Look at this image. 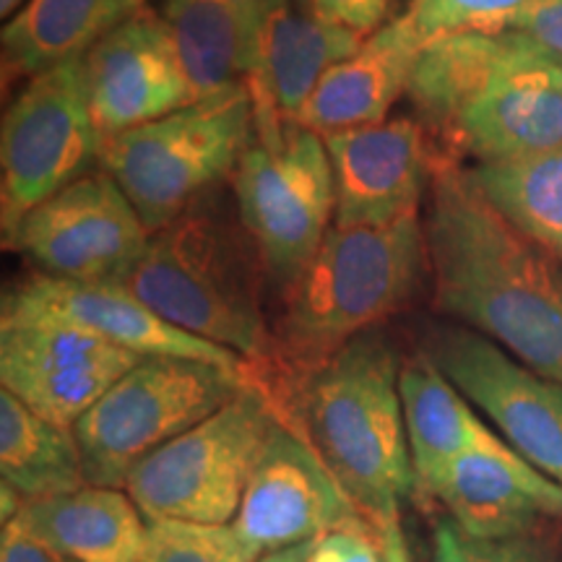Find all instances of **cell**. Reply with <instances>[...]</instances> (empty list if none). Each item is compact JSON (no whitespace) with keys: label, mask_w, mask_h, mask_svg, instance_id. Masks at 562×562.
I'll list each match as a JSON object with an SVG mask.
<instances>
[{"label":"cell","mask_w":562,"mask_h":562,"mask_svg":"<svg viewBox=\"0 0 562 562\" xmlns=\"http://www.w3.org/2000/svg\"><path fill=\"white\" fill-rule=\"evenodd\" d=\"M16 518L74 562H144L149 547V518L117 487L26 501Z\"/></svg>","instance_id":"44dd1931"},{"label":"cell","mask_w":562,"mask_h":562,"mask_svg":"<svg viewBox=\"0 0 562 562\" xmlns=\"http://www.w3.org/2000/svg\"><path fill=\"white\" fill-rule=\"evenodd\" d=\"M240 224L281 292L305 271L336 220L326 140L290 123L273 140L252 138L232 175Z\"/></svg>","instance_id":"ba28073f"},{"label":"cell","mask_w":562,"mask_h":562,"mask_svg":"<svg viewBox=\"0 0 562 562\" xmlns=\"http://www.w3.org/2000/svg\"><path fill=\"white\" fill-rule=\"evenodd\" d=\"M144 562H258L232 524L149 521Z\"/></svg>","instance_id":"4316f807"},{"label":"cell","mask_w":562,"mask_h":562,"mask_svg":"<svg viewBox=\"0 0 562 562\" xmlns=\"http://www.w3.org/2000/svg\"><path fill=\"white\" fill-rule=\"evenodd\" d=\"M252 131L250 91L237 83L108 138L100 165L154 235L193 209L222 178L235 175Z\"/></svg>","instance_id":"5b68a950"},{"label":"cell","mask_w":562,"mask_h":562,"mask_svg":"<svg viewBox=\"0 0 562 562\" xmlns=\"http://www.w3.org/2000/svg\"><path fill=\"white\" fill-rule=\"evenodd\" d=\"M419 495L438 501L459 529L482 539L542 533L562 524V484L510 446L448 461Z\"/></svg>","instance_id":"ac0fdd59"},{"label":"cell","mask_w":562,"mask_h":562,"mask_svg":"<svg viewBox=\"0 0 562 562\" xmlns=\"http://www.w3.org/2000/svg\"><path fill=\"white\" fill-rule=\"evenodd\" d=\"M427 273L422 216L378 227L328 229L326 240L281 292L273 323L277 357L258 370L294 372L326 360L344 344L402 313Z\"/></svg>","instance_id":"3957f363"},{"label":"cell","mask_w":562,"mask_h":562,"mask_svg":"<svg viewBox=\"0 0 562 562\" xmlns=\"http://www.w3.org/2000/svg\"><path fill=\"white\" fill-rule=\"evenodd\" d=\"M104 138L91 115L83 58L34 76L0 128V227L13 235L30 211L89 175Z\"/></svg>","instance_id":"9c48e42d"},{"label":"cell","mask_w":562,"mask_h":562,"mask_svg":"<svg viewBox=\"0 0 562 562\" xmlns=\"http://www.w3.org/2000/svg\"><path fill=\"white\" fill-rule=\"evenodd\" d=\"M432 305L562 383V263L513 227L456 161L435 165L425 220Z\"/></svg>","instance_id":"6da1fadb"},{"label":"cell","mask_w":562,"mask_h":562,"mask_svg":"<svg viewBox=\"0 0 562 562\" xmlns=\"http://www.w3.org/2000/svg\"><path fill=\"white\" fill-rule=\"evenodd\" d=\"M393 341L378 328L294 372H252L277 419L300 435L355 508L381 529L417 495Z\"/></svg>","instance_id":"7a4b0ae2"},{"label":"cell","mask_w":562,"mask_h":562,"mask_svg":"<svg viewBox=\"0 0 562 562\" xmlns=\"http://www.w3.org/2000/svg\"><path fill=\"white\" fill-rule=\"evenodd\" d=\"M0 476L24 503L89 484L74 430L34 414L9 391H0Z\"/></svg>","instance_id":"d4e9b609"},{"label":"cell","mask_w":562,"mask_h":562,"mask_svg":"<svg viewBox=\"0 0 562 562\" xmlns=\"http://www.w3.org/2000/svg\"><path fill=\"white\" fill-rule=\"evenodd\" d=\"M307 544H300V547H292V550H281V552H271L261 558L258 562H305V554H307Z\"/></svg>","instance_id":"d590c367"},{"label":"cell","mask_w":562,"mask_h":562,"mask_svg":"<svg viewBox=\"0 0 562 562\" xmlns=\"http://www.w3.org/2000/svg\"><path fill=\"white\" fill-rule=\"evenodd\" d=\"M3 313L58 315L140 357H180L229 370L245 368L240 355L167 323L125 284H83L34 273L5 292Z\"/></svg>","instance_id":"d6986e66"},{"label":"cell","mask_w":562,"mask_h":562,"mask_svg":"<svg viewBox=\"0 0 562 562\" xmlns=\"http://www.w3.org/2000/svg\"><path fill=\"white\" fill-rule=\"evenodd\" d=\"M492 206L562 263V146L508 165L467 167Z\"/></svg>","instance_id":"484cf974"},{"label":"cell","mask_w":562,"mask_h":562,"mask_svg":"<svg viewBox=\"0 0 562 562\" xmlns=\"http://www.w3.org/2000/svg\"><path fill=\"white\" fill-rule=\"evenodd\" d=\"M26 3H30V0H0V13H3L5 19L16 16V13L24 9Z\"/></svg>","instance_id":"74e56055"},{"label":"cell","mask_w":562,"mask_h":562,"mask_svg":"<svg viewBox=\"0 0 562 562\" xmlns=\"http://www.w3.org/2000/svg\"><path fill=\"white\" fill-rule=\"evenodd\" d=\"M531 0H412L406 16L425 45L451 34H503Z\"/></svg>","instance_id":"83f0119b"},{"label":"cell","mask_w":562,"mask_h":562,"mask_svg":"<svg viewBox=\"0 0 562 562\" xmlns=\"http://www.w3.org/2000/svg\"><path fill=\"white\" fill-rule=\"evenodd\" d=\"M422 50L425 40L414 30L412 19L406 13L393 19L364 40L351 58L323 76L294 123L323 138L383 123L409 89Z\"/></svg>","instance_id":"ffe728a7"},{"label":"cell","mask_w":562,"mask_h":562,"mask_svg":"<svg viewBox=\"0 0 562 562\" xmlns=\"http://www.w3.org/2000/svg\"><path fill=\"white\" fill-rule=\"evenodd\" d=\"M146 9V0H30L3 26V74L34 76L87 58L94 45Z\"/></svg>","instance_id":"7402d4cb"},{"label":"cell","mask_w":562,"mask_h":562,"mask_svg":"<svg viewBox=\"0 0 562 562\" xmlns=\"http://www.w3.org/2000/svg\"><path fill=\"white\" fill-rule=\"evenodd\" d=\"M508 32L524 37L547 58L562 60V0H531L513 16Z\"/></svg>","instance_id":"4dcf8cb0"},{"label":"cell","mask_w":562,"mask_h":562,"mask_svg":"<svg viewBox=\"0 0 562 562\" xmlns=\"http://www.w3.org/2000/svg\"><path fill=\"white\" fill-rule=\"evenodd\" d=\"M165 21L195 100L248 79L258 16H245L224 0H167Z\"/></svg>","instance_id":"cb8c5ba5"},{"label":"cell","mask_w":562,"mask_h":562,"mask_svg":"<svg viewBox=\"0 0 562 562\" xmlns=\"http://www.w3.org/2000/svg\"><path fill=\"white\" fill-rule=\"evenodd\" d=\"M315 16L368 40L391 24L393 0H311Z\"/></svg>","instance_id":"1f68e13d"},{"label":"cell","mask_w":562,"mask_h":562,"mask_svg":"<svg viewBox=\"0 0 562 562\" xmlns=\"http://www.w3.org/2000/svg\"><path fill=\"white\" fill-rule=\"evenodd\" d=\"M245 368L146 357L76 422L87 482L125 487L131 469L224 409L245 389Z\"/></svg>","instance_id":"8992f818"},{"label":"cell","mask_w":562,"mask_h":562,"mask_svg":"<svg viewBox=\"0 0 562 562\" xmlns=\"http://www.w3.org/2000/svg\"><path fill=\"white\" fill-rule=\"evenodd\" d=\"M0 562H74L66 554L26 529L19 518L3 524L0 537Z\"/></svg>","instance_id":"d6a6232c"},{"label":"cell","mask_w":562,"mask_h":562,"mask_svg":"<svg viewBox=\"0 0 562 562\" xmlns=\"http://www.w3.org/2000/svg\"><path fill=\"white\" fill-rule=\"evenodd\" d=\"M261 271V256L243 224L235 227L195 203L154 232L123 284L167 323L261 368L277 357Z\"/></svg>","instance_id":"277c9868"},{"label":"cell","mask_w":562,"mask_h":562,"mask_svg":"<svg viewBox=\"0 0 562 562\" xmlns=\"http://www.w3.org/2000/svg\"><path fill=\"white\" fill-rule=\"evenodd\" d=\"M149 237L128 195L102 170L83 175L40 203L3 243L45 277L123 284Z\"/></svg>","instance_id":"30bf717a"},{"label":"cell","mask_w":562,"mask_h":562,"mask_svg":"<svg viewBox=\"0 0 562 562\" xmlns=\"http://www.w3.org/2000/svg\"><path fill=\"white\" fill-rule=\"evenodd\" d=\"M323 140L339 227H378L419 214L440 154L417 117H389Z\"/></svg>","instance_id":"9a60e30c"},{"label":"cell","mask_w":562,"mask_h":562,"mask_svg":"<svg viewBox=\"0 0 562 562\" xmlns=\"http://www.w3.org/2000/svg\"><path fill=\"white\" fill-rule=\"evenodd\" d=\"M398 393H402L406 438L417 474V495L448 461L469 451L508 446L476 417L472 404L425 351L402 360Z\"/></svg>","instance_id":"603a6c76"},{"label":"cell","mask_w":562,"mask_h":562,"mask_svg":"<svg viewBox=\"0 0 562 562\" xmlns=\"http://www.w3.org/2000/svg\"><path fill=\"white\" fill-rule=\"evenodd\" d=\"M513 34V32H510ZM537 47L516 34V53L430 138L440 159L508 165L562 146V94L539 76Z\"/></svg>","instance_id":"5bb4252c"},{"label":"cell","mask_w":562,"mask_h":562,"mask_svg":"<svg viewBox=\"0 0 562 562\" xmlns=\"http://www.w3.org/2000/svg\"><path fill=\"white\" fill-rule=\"evenodd\" d=\"M531 467L562 484V383L526 368L469 326H438L422 347Z\"/></svg>","instance_id":"7c38bea8"},{"label":"cell","mask_w":562,"mask_h":562,"mask_svg":"<svg viewBox=\"0 0 562 562\" xmlns=\"http://www.w3.org/2000/svg\"><path fill=\"white\" fill-rule=\"evenodd\" d=\"M140 360L146 357L58 315H0L3 391L68 430Z\"/></svg>","instance_id":"8fae6325"},{"label":"cell","mask_w":562,"mask_h":562,"mask_svg":"<svg viewBox=\"0 0 562 562\" xmlns=\"http://www.w3.org/2000/svg\"><path fill=\"white\" fill-rule=\"evenodd\" d=\"M83 74L104 140L195 102L170 26L149 9L94 45L83 58Z\"/></svg>","instance_id":"2e32d148"},{"label":"cell","mask_w":562,"mask_h":562,"mask_svg":"<svg viewBox=\"0 0 562 562\" xmlns=\"http://www.w3.org/2000/svg\"><path fill=\"white\" fill-rule=\"evenodd\" d=\"M432 562H562L550 531L482 539L459 529L451 518L435 526Z\"/></svg>","instance_id":"f1b7e54d"},{"label":"cell","mask_w":562,"mask_h":562,"mask_svg":"<svg viewBox=\"0 0 562 562\" xmlns=\"http://www.w3.org/2000/svg\"><path fill=\"white\" fill-rule=\"evenodd\" d=\"M224 3L232 5V9H237L240 13H245V16H258V11H261L263 0H224Z\"/></svg>","instance_id":"8d00e7d4"},{"label":"cell","mask_w":562,"mask_h":562,"mask_svg":"<svg viewBox=\"0 0 562 562\" xmlns=\"http://www.w3.org/2000/svg\"><path fill=\"white\" fill-rule=\"evenodd\" d=\"M277 422L266 393L245 383L224 409L136 463L123 490L149 521L232 524Z\"/></svg>","instance_id":"52a82bcc"},{"label":"cell","mask_w":562,"mask_h":562,"mask_svg":"<svg viewBox=\"0 0 562 562\" xmlns=\"http://www.w3.org/2000/svg\"><path fill=\"white\" fill-rule=\"evenodd\" d=\"M305 562H385L381 529L360 513L315 537Z\"/></svg>","instance_id":"f546056e"},{"label":"cell","mask_w":562,"mask_h":562,"mask_svg":"<svg viewBox=\"0 0 562 562\" xmlns=\"http://www.w3.org/2000/svg\"><path fill=\"white\" fill-rule=\"evenodd\" d=\"M383 537V558L385 562H412L409 547H406L404 531H402V518H393V521L381 526Z\"/></svg>","instance_id":"836d02e7"},{"label":"cell","mask_w":562,"mask_h":562,"mask_svg":"<svg viewBox=\"0 0 562 562\" xmlns=\"http://www.w3.org/2000/svg\"><path fill=\"white\" fill-rule=\"evenodd\" d=\"M362 37L315 16L311 0H263L245 87L252 100V138L273 140L297 121L323 76L362 47Z\"/></svg>","instance_id":"e0dca14e"},{"label":"cell","mask_w":562,"mask_h":562,"mask_svg":"<svg viewBox=\"0 0 562 562\" xmlns=\"http://www.w3.org/2000/svg\"><path fill=\"white\" fill-rule=\"evenodd\" d=\"M537 70H539V76H542V79L550 83L552 89H558L562 94V60L547 58V55L542 53V55H539Z\"/></svg>","instance_id":"e575fe53"},{"label":"cell","mask_w":562,"mask_h":562,"mask_svg":"<svg viewBox=\"0 0 562 562\" xmlns=\"http://www.w3.org/2000/svg\"><path fill=\"white\" fill-rule=\"evenodd\" d=\"M360 516L321 456L277 422L266 440L240 510L232 521L258 560L313 542L323 531Z\"/></svg>","instance_id":"4fadbf2b"}]
</instances>
